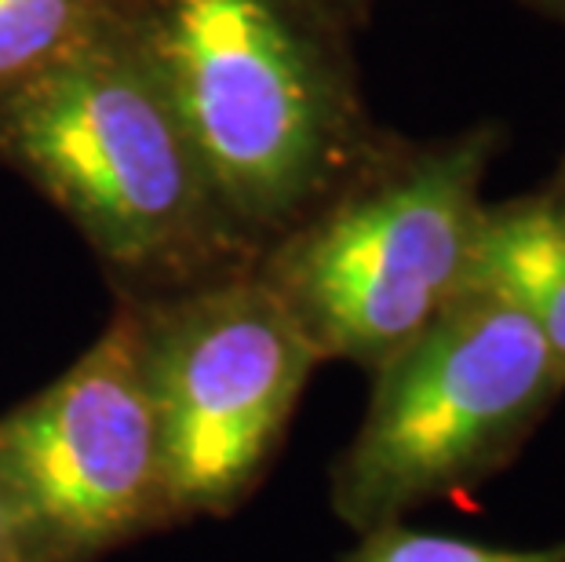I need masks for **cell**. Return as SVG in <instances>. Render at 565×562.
<instances>
[{"instance_id":"1","label":"cell","mask_w":565,"mask_h":562,"mask_svg":"<svg viewBox=\"0 0 565 562\" xmlns=\"http://www.w3.org/2000/svg\"><path fill=\"white\" fill-rule=\"evenodd\" d=\"M125 22L256 259L387 139L321 0H128Z\"/></svg>"},{"instance_id":"2","label":"cell","mask_w":565,"mask_h":562,"mask_svg":"<svg viewBox=\"0 0 565 562\" xmlns=\"http://www.w3.org/2000/svg\"><path fill=\"white\" fill-rule=\"evenodd\" d=\"M0 165L74 223L128 300L256 263L128 22L0 103Z\"/></svg>"},{"instance_id":"3","label":"cell","mask_w":565,"mask_h":562,"mask_svg":"<svg viewBox=\"0 0 565 562\" xmlns=\"http://www.w3.org/2000/svg\"><path fill=\"white\" fill-rule=\"evenodd\" d=\"M500 142L497 125L430 142L383 139L321 209L263 248L256 274L321 362L372 373L471 285L482 183Z\"/></svg>"},{"instance_id":"4","label":"cell","mask_w":565,"mask_h":562,"mask_svg":"<svg viewBox=\"0 0 565 562\" xmlns=\"http://www.w3.org/2000/svg\"><path fill=\"white\" fill-rule=\"evenodd\" d=\"M565 394L536 326L486 285L372 369L365 416L329 468V505L354 533L471 494L503 471Z\"/></svg>"},{"instance_id":"5","label":"cell","mask_w":565,"mask_h":562,"mask_svg":"<svg viewBox=\"0 0 565 562\" xmlns=\"http://www.w3.org/2000/svg\"><path fill=\"white\" fill-rule=\"evenodd\" d=\"M172 526L231 519L263 486L321 358L256 263L128 300Z\"/></svg>"},{"instance_id":"6","label":"cell","mask_w":565,"mask_h":562,"mask_svg":"<svg viewBox=\"0 0 565 562\" xmlns=\"http://www.w3.org/2000/svg\"><path fill=\"white\" fill-rule=\"evenodd\" d=\"M0 478L55 562H99L175 530L128 304H114L74 365L0 416Z\"/></svg>"},{"instance_id":"7","label":"cell","mask_w":565,"mask_h":562,"mask_svg":"<svg viewBox=\"0 0 565 562\" xmlns=\"http://www.w3.org/2000/svg\"><path fill=\"white\" fill-rule=\"evenodd\" d=\"M471 285L519 307L565 369V205L558 198L540 190L486 205Z\"/></svg>"},{"instance_id":"8","label":"cell","mask_w":565,"mask_h":562,"mask_svg":"<svg viewBox=\"0 0 565 562\" xmlns=\"http://www.w3.org/2000/svg\"><path fill=\"white\" fill-rule=\"evenodd\" d=\"M125 11L128 0H0V103L99 44Z\"/></svg>"},{"instance_id":"9","label":"cell","mask_w":565,"mask_h":562,"mask_svg":"<svg viewBox=\"0 0 565 562\" xmlns=\"http://www.w3.org/2000/svg\"><path fill=\"white\" fill-rule=\"evenodd\" d=\"M351 552L340 562H565V541L540 544V548H508V544H482L467 537L430 533L416 526L391 522L380 530L358 533Z\"/></svg>"},{"instance_id":"10","label":"cell","mask_w":565,"mask_h":562,"mask_svg":"<svg viewBox=\"0 0 565 562\" xmlns=\"http://www.w3.org/2000/svg\"><path fill=\"white\" fill-rule=\"evenodd\" d=\"M0 562H55L4 478H0Z\"/></svg>"},{"instance_id":"11","label":"cell","mask_w":565,"mask_h":562,"mask_svg":"<svg viewBox=\"0 0 565 562\" xmlns=\"http://www.w3.org/2000/svg\"><path fill=\"white\" fill-rule=\"evenodd\" d=\"M321 4H324V8H329V11H335V15H340V19L347 22V19H351V15H354V11H358V8H365V4H369V0H321Z\"/></svg>"},{"instance_id":"12","label":"cell","mask_w":565,"mask_h":562,"mask_svg":"<svg viewBox=\"0 0 565 562\" xmlns=\"http://www.w3.org/2000/svg\"><path fill=\"white\" fill-rule=\"evenodd\" d=\"M525 4L536 8V11H544V15H551V19L565 22V0H525Z\"/></svg>"},{"instance_id":"13","label":"cell","mask_w":565,"mask_h":562,"mask_svg":"<svg viewBox=\"0 0 565 562\" xmlns=\"http://www.w3.org/2000/svg\"><path fill=\"white\" fill-rule=\"evenodd\" d=\"M547 194H551V198H558V201H562V205H565V158H562V165H558V172H555V179H551Z\"/></svg>"}]
</instances>
